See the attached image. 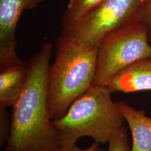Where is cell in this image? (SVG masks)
Instances as JSON below:
<instances>
[{"instance_id":"6da1fadb","label":"cell","mask_w":151,"mask_h":151,"mask_svg":"<svg viewBox=\"0 0 151 151\" xmlns=\"http://www.w3.org/2000/svg\"><path fill=\"white\" fill-rule=\"evenodd\" d=\"M53 49L52 44H44L27 64L25 86L12 108L5 151H58L62 148L49 107L48 70Z\"/></svg>"},{"instance_id":"7a4b0ae2","label":"cell","mask_w":151,"mask_h":151,"mask_svg":"<svg viewBox=\"0 0 151 151\" xmlns=\"http://www.w3.org/2000/svg\"><path fill=\"white\" fill-rule=\"evenodd\" d=\"M98 47L87 48L62 32L55 42L54 62L48 70V101L52 120L65 115L71 104L92 86Z\"/></svg>"},{"instance_id":"3957f363","label":"cell","mask_w":151,"mask_h":151,"mask_svg":"<svg viewBox=\"0 0 151 151\" xmlns=\"http://www.w3.org/2000/svg\"><path fill=\"white\" fill-rule=\"evenodd\" d=\"M111 93L106 86H92L71 104L63 116L53 120L62 147L76 145L86 136L104 144L124 127L125 120Z\"/></svg>"},{"instance_id":"277c9868","label":"cell","mask_w":151,"mask_h":151,"mask_svg":"<svg viewBox=\"0 0 151 151\" xmlns=\"http://www.w3.org/2000/svg\"><path fill=\"white\" fill-rule=\"evenodd\" d=\"M151 58L145 27L132 22L108 33L98 45L96 70L92 86H106L119 71L139 60Z\"/></svg>"},{"instance_id":"5b68a950","label":"cell","mask_w":151,"mask_h":151,"mask_svg":"<svg viewBox=\"0 0 151 151\" xmlns=\"http://www.w3.org/2000/svg\"><path fill=\"white\" fill-rule=\"evenodd\" d=\"M140 0H104L95 9L76 21L62 20V33L87 48L97 47L114 29L138 21Z\"/></svg>"},{"instance_id":"8992f818","label":"cell","mask_w":151,"mask_h":151,"mask_svg":"<svg viewBox=\"0 0 151 151\" xmlns=\"http://www.w3.org/2000/svg\"><path fill=\"white\" fill-rule=\"evenodd\" d=\"M43 1L0 0V68L25 63L16 53V27L23 11Z\"/></svg>"},{"instance_id":"52a82bcc","label":"cell","mask_w":151,"mask_h":151,"mask_svg":"<svg viewBox=\"0 0 151 151\" xmlns=\"http://www.w3.org/2000/svg\"><path fill=\"white\" fill-rule=\"evenodd\" d=\"M106 87L111 93L151 90V58L139 60L119 71Z\"/></svg>"},{"instance_id":"ba28073f","label":"cell","mask_w":151,"mask_h":151,"mask_svg":"<svg viewBox=\"0 0 151 151\" xmlns=\"http://www.w3.org/2000/svg\"><path fill=\"white\" fill-rule=\"evenodd\" d=\"M127 122L132 136L131 151H151V118L124 101L115 102Z\"/></svg>"},{"instance_id":"9c48e42d","label":"cell","mask_w":151,"mask_h":151,"mask_svg":"<svg viewBox=\"0 0 151 151\" xmlns=\"http://www.w3.org/2000/svg\"><path fill=\"white\" fill-rule=\"evenodd\" d=\"M27 70L25 63L0 68V106H14L24 90Z\"/></svg>"},{"instance_id":"30bf717a","label":"cell","mask_w":151,"mask_h":151,"mask_svg":"<svg viewBox=\"0 0 151 151\" xmlns=\"http://www.w3.org/2000/svg\"><path fill=\"white\" fill-rule=\"evenodd\" d=\"M104 0H70L62 20L76 21L85 16Z\"/></svg>"},{"instance_id":"8fae6325","label":"cell","mask_w":151,"mask_h":151,"mask_svg":"<svg viewBox=\"0 0 151 151\" xmlns=\"http://www.w3.org/2000/svg\"><path fill=\"white\" fill-rule=\"evenodd\" d=\"M107 151H131L126 128L123 127L112 135L108 141ZM100 151H105L101 148Z\"/></svg>"},{"instance_id":"7c38bea8","label":"cell","mask_w":151,"mask_h":151,"mask_svg":"<svg viewBox=\"0 0 151 151\" xmlns=\"http://www.w3.org/2000/svg\"><path fill=\"white\" fill-rule=\"evenodd\" d=\"M138 17V21L147 29L148 40L151 44V0H140Z\"/></svg>"},{"instance_id":"4fadbf2b","label":"cell","mask_w":151,"mask_h":151,"mask_svg":"<svg viewBox=\"0 0 151 151\" xmlns=\"http://www.w3.org/2000/svg\"><path fill=\"white\" fill-rule=\"evenodd\" d=\"M11 122L6 108L0 106V144L4 146L8 140L10 133Z\"/></svg>"},{"instance_id":"5bb4252c","label":"cell","mask_w":151,"mask_h":151,"mask_svg":"<svg viewBox=\"0 0 151 151\" xmlns=\"http://www.w3.org/2000/svg\"><path fill=\"white\" fill-rule=\"evenodd\" d=\"M100 144L95 142L91 146L86 149H81L74 145L68 147H62L58 151H100L101 148L100 147Z\"/></svg>"}]
</instances>
